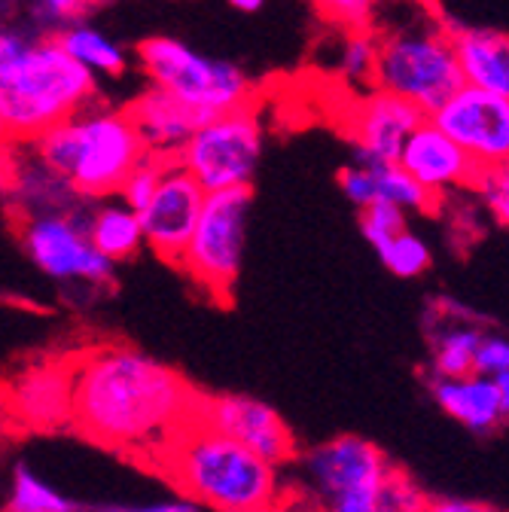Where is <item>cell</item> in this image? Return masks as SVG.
<instances>
[{"mask_svg": "<svg viewBox=\"0 0 509 512\" xmlns=\"http://www.w3.org/2000/svg\"><path fill=\"white\" fill-rule=\"evenodd\" d=\"M101 0H37V19L43 28H65L71 22H80Z\"/></svg>", "mask_w": 509, "mask_h": 512, "instance_id": "cell-33", "label": "cell"}, {"mask_svg": "<svg viewBox=\"0 0 509 512\" xmlns=\"http://www.w3.org/2000/svg\"><path fill=\"white\" fill-rule=\"evenodd\" d=\"M7 512H86V506L65 497L46 479H40L28 464H16Z\"/></svg>", "mask_w": 509, "mask_h": 512, "instance_id": "cell-25", "label": "cell"}, {"mask_svg": "<svg viewBox=\"0 0 509 512\" xmlns=\"http://www.w3.org/2000/svg\"><path fill=\"white\" fill-rule=\"evenodd\" d=\"M354 159L363 162L369 168V177H372V189H375V202H388V205H397L400 211L406 214H427V211H436V199L430 192L397 162V159H378V156H369L363 150H354Z\"/></svg>", "mask_w": 509, "mask_h": 512, "instance_id": "cell-22", "label": "cell"}, {"mask_svg": "<svg viewBox=\"0 0 509 512\" xmlns=\"http://www.w3.org/2000/svg\"><path fill=\"white\" fill-rule=\"evenodd\" d=\"M74 360L71 427L95 445L153 467L196 415L199 391L177 369L132 345H92Z\"/></svg>", "mask_w": 509, "mask_h": 512, "instance_id": "cell-1", "label": "cell"}, {"mask_svg": "<svg viewBox=\"0 0 509 512\" xmlns=\"http://www.w3.org/2000/svg\"><path fill=\"white\" fill-rule=\"evenodd\" d=\"M427 506H430V497L421 491V485L394 467L388 482L381 485L375 512H427Z\"/></svg>", "mask_w": 509, "mask_h": 512, "instance_id": "cell-29", "label": "cell"}, {"mask_svg": "<svg viewBox=\"0 0 509 512\" xmlns=\"http://www.w3.org/2000/svg\"><path fill=\"white\" fill-rule=\"evenodd\" d=\"M452 40L464 83L509 98V37L494 28L452 25Z\"/></svg>", "mask_w": 509, "mask_h": 512, "instance_id": "cell-20", "label": "cell"}, {"mask_svg": "<svg viewBox=\"0 0 509 512\" xmlns=\"http://www.w3.org/2000/svg\"><path fill=\"white\" fill-rule=\"evenodd\" d=\"M406 223H409V214L400 211L397 205H388V202H372V205L360 208V235L366 238L369 247H375L385 238H391L394 232L406 229Z\"/></svg>", "mask_w": 509, "mask_h": 512, "instance_id": "cell-31", "label": "cell"}, {"mask_svg": "<svg viewBox=\"0 0 509 512\" xmlns=\"http://www.w3.org/2000/svg\"><path fill=\"white\" fill-rule=\"evenodd\" d=\"M13 4V0H0V7H10Z\"/></svg>", "mask_w": 509, "mask_h": 512, "instance_id": "cell-42", "label": "cell"}, {"mask_svg": "<svg viewBox=\"0 0 509 512\" xmlns=\"http://www.w3.org/2000/svg\"><path fill=\"white\" fill-rule=\"evenodd\" d=\"M4 147H10V138H7V132H4V125H0V150Z\"/></svg>", "mask_w": 509, "mask_h": 512, "instance_id": "cell-41", "label": "cell"}, {"mask_svg": "<svg viewBox=\"0 0 509 512\" xmlns=\"http://www.w3.org/2000/svg\"><path fill=\"white\" fill-rule=\"evenodd\" d=\"M25 150L28 153H19V144H16V171H13V183L4 196L10 205V217L77 211L89 202L65 177L55 174L49 165H43L28 144H25Z\"/></svg>", "mask_w": 509, "mask_h": 512, "instance_id": "cell-18", "label": "cell"}, {"mask_svg": "<svg viewBox=\"0 0 509 512\" xmlns=\"http://www.w3.org/2000/svg\"><path fill=\"white\" fill-rule=\"evenodd\" d=\"M470 189L479 192V199L488 208V214L494 217V223L509 226V162L479 168Z\"/></svg>", "mask_w": 509, "mask_h": 512, "instance_id": "cell-28", "label": "cell"}, {"mask_svg": "<svg viewBox=\"0 0 509 512\" xmlns=\"http://www.w3.org/2000/svg\"><path fill=\"white\" fill-rule=\"evenodd\" d=\"M494 388H497V397H500V409H503V418L509 421V369L494 375Z\"/></svg>", "mask_w": 509, "mask_h": 512, "instance_id": "cell-39", "label": "cell"}, {"mask_svg": "<svg viewBox=\"0 0 509 512\" xmlns=\"http://www.w3.org/2000/svg\"><path fill=\"white\" fill-rule=\"evenodd\" d=\"M406 16L391 25L372 22L375 86L412 101L430 116L455 89L464 86L452 28L433 16L427 0H403Z\"/></svg>", "mask_w": 509, "mask_h": 512, "instance_id": "cell-5", "label": "cell"}, {"mask_svg": "<svg viewBox=\"0 0 509 512\" xmlns=\"http://www.w3.org/2000/svg\"><path fill=\"white\" fill-rule=\"evenodd\" d=\"M430 119L479 165L509 162V98L464 83L445 98Z\"/></svg>", "mask_w": 509, "mask_h": 512, "instance_id": "cell-12", "label": "cell"}, {"mask_svg": "<svg viewBox=\"0 0 509 512\" xmlns=\"http://www.w3.org/2000/svg\"><path fill=\"white\" fill-rule=\"evenodd\" d=\"M375 4H381V0H375Z\"/></svg>", "mask_w": 509, "mask_h": 512, "instance_id": "cell-43", "label": "cell"}, {"mask_svg": "<svg viewBox=\"0 0 509 512\" xmlns=\"http://www.w3.org/2000/svg\"><path fill=\"white\" fill-rule=\"evenodd\" d=\"M375 34L369 31H345L342 49H339V74L348 83L375 86Z\"/></svg>", "mask_w": 509, "mask_h": 512, "instance_id": "cell-27", "label": "cell"}, {"mask_svg": "<svg viewBox=\"0 0 509 512\" xmlns=\"http://www.w3.org/2000/svg\"><path fill=\"white\" fill-rule=\"evenodd\" d=\"M260 159L263 122L253 104L208 116L177 153V162L199 180L205 192L250 186Z\"/></svg>", "mask_w": 509, "mask_h": 512, "instance_id": "cell-10", "label": "cell"}, {"mask_svg": "<svg viewBox=\"0 0 509 512\" xmlns=\"http://www.w3.org/2000/svg\"><path fill=\"white\" fill-rule=\"evenodd\" d=\"M314 10L342 31H369L375 22V0H311Z\"/></svg>", "mask_w": 509, "mask_h": 512, "instance_id": "cell-30", "label": "cell"}, {"mask_svg": "<svg viewBox=\"0 0 509 512\" xmlns=\"http://www.w3.org/2000/svg\"><path fill=\"white\" fill-rule=\"evenodd\" d=\"M98 83L55 37L0 28V125L10 144H31L95 101Z\"/></svg>", "mask_w": 509, "mask_h": 512, "instance_id": "cell-3", "label": "cell"}, {"mask_svg": "<svg viewBox=\"0 0 509 512\" xmlns=\"http://www.w3.org/2000/svg\"><path fill=\"white\" fill-rule=\"evenodd\" d=\"M196 415L278 467H287L299 458L293 430L278 415V409L263 400L244 394H199Z\"/></svg>", "mask_w": 509, "mask_h": 512, "instance_id": "cell-14", "label": "cell"}, {"mask_svg": "<svg viewBox=\"0 0 509 512\" xmlns=\"http://www.w3.org/2000/svg\"><path fill=\"white\" fill-rule=\"evenodd\" d=\"M125 113H129V119L135 122L147 153L156 159H177V153L183 150L189 135L205 122L193 107H186L171 92H165L153 83L147 92L132 98Z\"/></svg>", "mask_w": 509, "mask_h": 512, "instance_id": "cell-17", "label": "cell"}, {"mask_svg": "<svg viewBox=\"0 0 509 512\" xmlns=\"http://www.w3.org/2000/svg\"><path fill=\"white\" fill-rule=\"evenodd\" d=\"M138 64L147 80L202 119L253 104V83L232 61L208 58L177 37H150L138 43Z\"/></svg>", "mask_w": 509, "mask_h": 512, "instance_id": "cell-6", "label": "cell"}, {"mask_svg": "<svg viewBox=\"0 0 509 512\" xmlns=\"http://www.w3.org/2000/svg\"><path fill=\"white\" fill-rule=\"evenodd\" d=\"M28 147L83 199L116 196L125 177L150 156L129 113L98 107L95 101L52 125Z\"/></svg>", "mask_w": 509, "mask_h": 512, "instance_id": "cell-4", "label": "cell"}, {"mask_svg": "<svg viewBox=\"0 0 509 512\" xmlns=\"http://www.w3.org/2000/svg\"><path fill=\"white\" fill-rule=\"evenodd\" d=\"M229 4L235 7V10H241V13H257L266 0H229Z\"/></svg>", "mask_w": 509, "mask_h": 512, "instance_id": "cell-40", "label": "cell"}, {"mask_svg": "<svg viewBox=\"0 0 509 512\" xmlns=\"http://www.w3.org/2000/svg\"><path fill=\"white\" fill-rule=\"evenodd\" d=\"M427 512H503L494 503L482 500H464V497H430Z\"/></svg>", "mask_w": 509, "mask_h": 512, "instance_id": "cell-36", "label": "cell"}, {"mask_svg": "<svg viewBox=\"0 0 509 512\" xmlns=\"http://www.w3.org/2000/svg\"><path fill=\"white\" fill-rule=\"evenodd\" d=\"M391 470L394 464L375 442L345 433L299 458V488L321 500L327 512H375Z\"/></svg>", "mask_w": 509, "mask_h": 512, "instance_id": "cell-8", "label": "cell"}, {"mask_svg": "<svg viewBox=\"0 0 509 512\" xmlns=\"http://www.w3.org/2000/svg\"><path fill=\"white\" fill-rule=\"evenodd\" d=\"M168 159H156V156H147L129 177H125V183L119 186L116 196L125 202V205H132L135 211H144L147 202L153 199V192L162 180V168H165Z\"/></svg>", "mask_w": 509, "mask_h": 512, "instance_id": "cell-32", "label": "cell"}, {"mask_svg": "<svg viewBox=\"0 0 509 512\" xmlns=\"http://www.w3.org/2000/svg\"><path fill=\"white\" fill-rule=\"evenodd\" d=\"M208 192L199 180L189 174L177 159H168L162 168V180L141 214L144 223V244L159 256V260L177 266L183 247L196 229Z\"/></svg>", "mask_w": 509, "mask_h": 512, "instance_id": "cell-13", "label": "cell"}, {"mask_svg": "<svg viewBox=\"0 0 509 512\" xmlns=\"http://www.w3.org/2000/svg\"><path fill=\"white\" fill-rule=\"evenodd\" d=\"M397 162L439 202L452 192L470 189L479 165L464 153L458 141H452L442 128L427 116L418 122L415 132L406 138Z\"/></svg>", "mask_w": 509, "mask_h": 512, "instance_id": "cell-16", "label": "cell"}, {"mask_svg": "<svg viewBox=\"0 0 509 512\" xmlns=\"http://www.w3.org/2000/svg\"><path fill=\"white\" fill-rule=\"evenodd\" d=\"M0 415L19 430H65L74 421V360H40L4 384Z\"/></svg>", "mask_w": 509, "mask_h": 512, "instance_id": "cell-11", "label": "cell"}, {"mask_svg": "<svg viewBox=\"0 0 509 512\" xmlns=\"http://www.w3.org/2000/svg\"><path fill=\"white\" fill-rule=\"evenodd\" d=\"M13 171H16V144L0 150V196H7V189L13 183Z\"/></svg>", "mask_w": 509, "mask_h": 512, "instance_id": "cell-38", "label": "cell"}, {"mask_svg": "<svg viewBox=\"0 0 509 512\" xmlns=\"http://www.w3.org/2000/svg\"><path fill=\"white\" fill-rule=\"evenodd\" d=\"M427 388L433 394V403L467 427L470 433H494L506 418L500 409V397L494 388V378L467 372V375H430Z\"/></svg>", "mask_w": 509, "mask_h": 512, "instance_id": "cell-19", "label": "cell"}, {"mask_svg": "<svg viewBox=\"0 0 509 512\" xmlns=\"http://www.w3.org/2000/svg\"><path fill=\"white\" fill-rule=\"evenodd\" d=\"M485 330L464 317H439L430 336V375H467L473 372L476 348Z\"/></svg>", "mask_w": 509, "mask_h": 512, "instance_id": "cell-23", "label": "cell"}, {"mask_svg": "<svg viewBox=\"0 0 509 512\" xmlns=\"http://www.w3.org/2000/svg\"><path fill=\"white\" fill-rule=\"evenodd\" d=\"M86 512H202V506L177 494L171 500H150V503H98V506H86Z\"/></svg>", "mask_w": 509, "mask_h": 512, "instance_id": "cell-35", "label": "cell"}, {"mask_svg": "<svg viewBox=\"0 0 509 512\" xmlns=\"http://www.w3.org/2000/svg\"><path fill=\"white\" fill-rule=\"evenodd\" d=\"M150 470L162 473L186 500L214 512H275L287 491L278 464L199 415L174 433Z\"/></svg>", "mask_w": 509, "mask_h": 512, "instance_id": "cell-2", "label": "cell"}, {"mask_svg": "<svg viewBox=\"0 0 509 512\" xmlns=\"http://www.w3.org/2000/svg\"><path fill=\"white\" fill-rule=\"evenodd\" d=\"M89 238L92 244L107 256V260L116 266L122 260H129L144 247V223L141 214L125 205L119 196H107V199H95L89 205Z\"/></svg>", "mask_w": 509, "mask_h": 512, "instance_id": "cell-21", "label": "cell"}, {"mask_svg": "<svg viewBox=\"0 0 509 512\" xmlns=\"http://www.w3.org/2000/svg\"><path fill=\"white\" fill-rule=\"evenodd\" d=\"M89 199L77 211L13 217L28 260L49 281L101 290L113 281V263L89 238Z\"/></svg>", "mask_w": 509, "mask_h": 512, "instance_id": "cell-9", "label": "cell"}, {"mask_svg": "<svg viewBox=\"0 0 509 512\" xmlns=\"http://www.w3.org/2000/svg\"><path fill=\"white\" fill-rule=\"evenodd\" d=\"M421 119L427 116L412 101L372 86L348 107L342 125L354 150H363L378 159H397Z\"/></svg>", "mask_w": 509, "mask_h": 512, "instance_id": "cell-15", "label": "cell"}, {"mask_svg": "<svg viewBox=\"0 0 509 512\" xmlns=\"http://www.w3.org/2000/svg\"><path fill=\"white\" fill-rule=\"evenodd\" d=\"M275 512H327V506L321 500H314L305 488L296 485V488L284 491V497H281Z\"/></svg>", "mask_w": 509, "mask_h": 512, "instance_id": "cell-37", "label": "cell"}, {"mask_svg": "<svg viewBox=\"0 0 509 512\" xmlns=\"http://www.w3.org/2000/svg\"><path fill=\"white\" fill-rule=\"evenodd\" d=\"M372 250H375V256L381 260V266H385L397 278H418L433 263L430 244L418 232H412L409 226L400 229V232H394L391 238H385L381 244H375Z\"/></svg>", "mask_w": 509, "mask_h": 512, "instance_id": "cell-26", "label": "cell"}, {"mask_svg": "<svg viewBox=\"0 0 509 512\" xmlns=\"http://www.w3.org/2000/svg\"><path fill=\"white\" fill-rule=\"evenodd\" d=\"M509 369V336L503 333H482L479 348H476V360H473V372L479 375H500Z\"/></svg>", "mask_w": 509, "mask_h": 512, "instance_id": "cell-34", "label": "cell"}, {"mask_svg": "<svg viewBox=\"0 0 509 512\" xmlns=\"http://www.w3.org/2000/svg\"><path fill=\"white\" fill-rule=\"evenodd\" d=\"M250 208V186L208 192L196 229L189 235L177 263V269L189 281L217 302H229L238 284L250 232Z\"/></svg>", "mask_w": 509, "mask_h": 512, "instance_id": "cell-7", "label": "cell"}, {"mask_svg": "<svg viewBox=\"0 0 509 512\" xmlns=\"http://www.w3.org/2000/svg\"><path fill=\"white\" fill-rule=\"evenodd\" d=\"M55 40L77 64H83V68L95 77H119V74H125V68H129L122 46L86 22L65 25L55 34Z\"/></svg>", "mask_w": 509, "mask_h": 512, "instance_id": "cell-24", "label": "cell"}]
</instances>
